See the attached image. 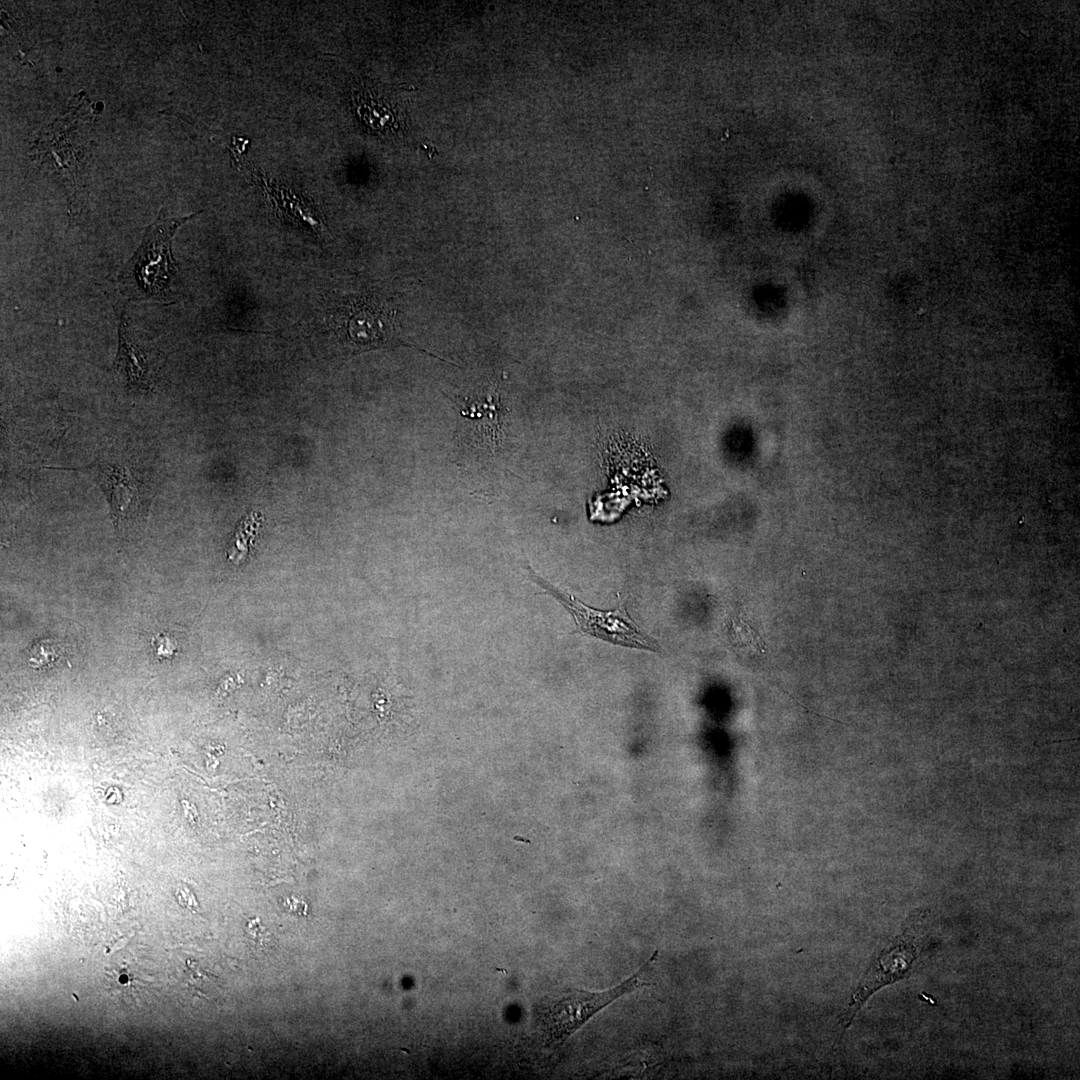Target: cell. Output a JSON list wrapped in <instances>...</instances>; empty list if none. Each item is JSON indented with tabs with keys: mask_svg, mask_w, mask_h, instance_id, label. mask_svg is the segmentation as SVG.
Masks as SVG:
<instances>
[{
	"mask_svg": "<svg viewBox=\"0 0 1080 1080\" xmlns=\"http://www.w3.org/2000/svg\"><path fill=\"white\" fill-rule=\"evenodd\" d=\"M198 213L168 217L164 208L159 212L119 276L125 294L134 299L153 301H165L170 297L176 274L172 239L176 230Z\"/></svg>",
	"mask_w": 1080,
	"mask_h": 1080,
	"instance_id": "cell-1",
	"label": "cell"
},
{
	"mask_svg": "<svg viewBox=\"0 0 1080 1080\" xmlns=\"http://www.w3.org/2000/svg\"><path fill=\"white\" fill-rule=\"evenodd\" d=\"M461 424L456 431L459 462L476 469L494 467L502 448L503 406L496 384L468 396H455Z\"/></svg>",
	"mask_w": 1080,
	"mask_h": 1080,
	"instance_id": "cell-2",
	"label": "cell"
},
{
	"mask_svg": "<svg viewBox=\"0 0 1080 1080\" xmlns=\"http://www.w3.org/2000/svg\"><path fill=\"white\" fill-rule=\"evenodd\" d=\"M525 569L528 571L530 580L557 599L572 615L577 624L576 631L615 645L653 652L660 651L661 647L657 641L632 620L625 607L620 606L612 611L594 609L573 595L555 588L530 567Z\"/></svg>",
	"mask_w": 1080,
	"mask_h": 1080,
	"instance_id": "cell-3",
	"label": "cell"
},
{
	"mask_svg": "<svg viewBox=\"0 0 1080 1080\" xmlns=\"http://www.w3.org/2000/svg\"><path fill=\"white\" fill-rule=\"evenodd\" d=\"M657 956L658 951H655L634 975L610 990L603 992L568 990L554 999L543 1015L545 1030L552 1041H564L609 1003L647 985V976Z\"/></svg>",
	"mask_w": 1080,
	"mask_h": 1080,
	"instance_id": "cell-4",
	"label": "cell"
},
{
	"mask_svg": "<svg viewBox=\"0 0 1080 1080\" xmlns=\"http://www.w3.org/2000/svg\"><path fill=\"white\" fill-rule=\"evenodd\" d=\"M161 362L162 357L159 351L140 341L127 316L123 313L119 323V347L114 362L115 372L123 377L128 388L148 391L152 388Z\"/></svg>",
	"mask_w": 1080,
	"mask_h": 1080,
	"instance_id": "cell-5",
	"label": "cell"
},
{
	"mask_svg": "<svg viewBox=\"0 0 1080 1080\" xmlns=\"http://www.w3.org/2000/svg\"><path fill=\"white\" fill-rule=\"evenodd\" d=\"M345 315L347 336L359 347H376L393 340L392 311L368 300H356Z\"/></svg>",
	"mask_w": 1080,
	"mask_h": 1080,
	"instance_id": "cell-6",
	"label": "cell"
},
{
	"mask_svg": "<svg viewBox=\"0 0 1080 1080\" xmlns=\"http://www.w3.org/2000/svg\"><path fill=\"white\" fill-rule=\"evenodd\" d=\"M83 470L104 490L116 521L138 512L140 484L125 469L97 463Z\"/></svg>",
	"mask_w": 1080,
	"mask_h": 1080,
	"instance_id": "cell-7",
	"label": "cell"
},
{
	"mask_svg": "<svg viewBox=\"0 0 1080 1080\" xmlns=\"http://www.w3.org/2000/svg\"><path fill=\"white\" fill-rule=\"evenodd\" d=\"M728 635L739 653L751 658L763 655L766 647L762 637L742 616H736L729 622Z\"/></svg>",
	"mask_w": 1080,
	"mask_h": 1080,
	"instance_id": "cell-8",
	"label": "cell"
},
{
	"mask_svg": "<svg viewBox=\"0 0 1080 1080\" xmlns=\"http://www.w3.org/2000/svg\"><path fill=\"white\" fill-rule=\"evenodd\" d=\"M284 906L289 912H291V913H293L295 915H298V916H307L308 915V907H307V905L302 901H298L297 899H294V898L293 899H287L286 902L284 903Z\"/></svg>",
	"mask_w": 1080,
	"mask_h": 1080,
	"instance_id": "cell-9",
	"label": "cell"
}]
</instances>
